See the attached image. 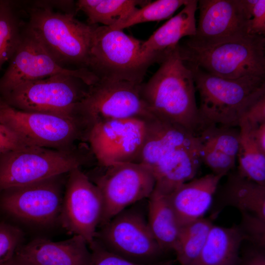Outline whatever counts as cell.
<instances>
[{"instance_id": "cell-29", "label": "cell", "mask_w": 265, "mask_h": 265, "mask_svg": "<svg viewBox=\"0 0 265 265\" xmlns=\"http://www.w3.org/2000/svg\"><path fill=\"white\" fill-rule=\"evenodd\" d=\"M198 136L228 155L237 158L239 145V129L209 125Z\"/></svg>"}, {"instance_id": "cell-31", "label": "cell", "mask_w": 265, "mask_h": 265, "mask_svg": "<svg viewBox=\"0 0 265 265\" xmlns=\"http://www.w3.org/2000/svg\"><path fill=\"white\" fill-rule=\"evenodd\" d=\"M24 233L15 226L0 223V265L12 259L23 244Z\"/></svg>"}, {"instance_id": "cell-18", "label": "cell", "mask_w": 265, "mask_h": 265, "mask_svg": "<svg viewBox=\"0 0 265 265\" xmlns=\"http://www.w3.org/2000/svg\"><path fill=\"white\" fill-rule=\"evenodd\" d=\"M14 257L27 265H89L91 251L79 236L58 241L38 238L22 244Z\"/></svg>"}, {"instance_id": "cell-1", "label": "cell", "mask_w": 265, "mask_h": 265, "mask_svg": "<svg viewBox=\"0 0 265 265\" xmlns=\"http://www.w3.org/2000/svg\"><path fill=\"white\" fill-rule=\"evenodd\" d=\"M160 63L153 76L141 85L148 110L158 120L198 136L206 125L196 104L192 74L182 57L179 44L168 51Z\"/></svg>"}, {"instance_id": "cell-12", "label": "cell", "mask_w": 265, "mask_h": 265, "mask_svg": "<svg viewBox=\"0 0 265 265\" xmlns=\"http://www.w3.org/2000/svg\"><path fill=\"white\" fill-rule=\"evenodd\" d=\"M257 0H198L199 16L195 34L184 46L205 49L247 35Z\"/></svg>"}, {"instance_id": "cell-28", "label": "cell", "mask_w": 265, "mask_h": 265, "mask_svg": "<svg viewBox=\"0 0 265 265\" xmlns=\"http://www.w3.org/2000/svg\"><path fill=\"white\" fill-rule=\"evenodd\" d=\"M22 30L14 10L6 1L0 2V70L9 61L20 42Z\"/></svg>"}, {"instance_id": "cell-33", "label": "cell", "mask_w": 265, "mask_h": 265, "mask_svg": "<svg viewBox=\"0 0 265 265\" xmlns=\"http://www.w3.org/2000/svg\"><path fill=\"white\" fill-rule=\"evenodd\" d=\"M26 146L30 145L0 120V156Z\"/></svg>"}, {"instance_id": "cell-2", "label": "cell", "mask_w": 265, "mask_h": 265, "mask_svg": "<svg viewBox=\"0 0 265 265\" xmlns=\"http://www.w3.org/2000/svg\"><path fill=\"white\" fill-rule=\"evenodd\" d=\"M199 147L198 136L153 118L139 163L153 175L154 189L167 195L195 178L202 162Z\"/></svg>"}, {"instance_id": "cell-25", "label": "cell", "mask_w": 265, "mask_h": 265, "mask_svg": "<svg viewBox=\"0 0 265 265\" xmlns=\"http://www.w3.org/2000/svg\"><path fill=\"white\" fill-rule=\"evenodd\" d=\"M238 127L239 145L237 172L244 178L265 186V153L256 143L245 119L241 120Z\"/></svg>"}, {"instance_id": "cell-21", "label": "cell", "mask_w": 265, "mask_h": 265, "mask_svg": "<svg viewBox=\"0 0 265 265\" xmlns=\"http://www.w3.org/2000/svg\"><path fill=\"white\" fill-rule=\"evenodd\" d=\"M198 0H188L182 10L157 29L142 48L146 52L164 56L179 45L184 37L193 36L196 31L195 13Z\"/></svg>"}, {"instance_id": "cell-32", "label": "cell", "mask_w": 265, "mask_h": 265, "mask_svg": "<svg viewBox=\"0 0 265 265\" xmlns=\"http://www.w3.org/2000/svg\"><path fill=\"white\" fill-rule=\"evenodd\" d=\"M88 246L91 251L89 265H173L176 262L174 260H165L150 264H140L108 251L95 240Z\"/></svg>"}, {"instance_id": "cell-4", "label": "cell", "mask_w": 265, "mask_h": 265, "mask_svg": "<svg viewBox=\"0 0 265 265\" xmlns=\"http://www.w3.org/2000/svg\"><path fill=\"white\" fill-rule=\"evenodd\" d=\"M142 42L122 30L95 25L87 69L99 79L141 83L148 68L164 57L144 51Z\"/></svg>"}, {"instance_id": "cell-3", "label": "cell", "mask_w": 265, "mask_h": 265, "mask_svg": "<svg viewBox=\"0 0 265 265\" xmlns=\"http://www.w3.org/2000/svg\"><path fill=\"white\" fill-rule=\"evenodd\" d=\"M200 97L198 107L206 126H239L251 105L265 94V78L246 77L227 79L186 63Z\"/></svg>"}, {"instance_id": "cell-22", "label": "cell", "mask_w": 265, "mask_h": 265, "mask_svg": "<svg viewBox=\"0 0 265 265\" xmlns=\"http://www.w3.org/2000/svg\"><path fill=\"white\" fill-rule=\"evenodd\" d=\"M148 199L147 219L151 231L164 252L173 250L182 226L167 195L154 189Z\"/></svg>"}, {"instance_id": "cell-35", "label": "cell", "mask_w": 265, "mask_h": 265, "mask_svg": "<svg viewBox=\"0 0 265 265\" xmlns=\"http://www.w3.org/2000/svg\"><path fill=\"white\" fill-rule=\"evenodd\" d=\"M242 119H246L253 124H260L265 123V94L251 105Z\"/></svg>"}, {"instance_id": "cell-34", "label": "cell", "mask_w": 265, "mask_h": 265, "mask_svg": "<svg viewBox=\"0 0 265 265\" xmlns=\"http://www.w3.org/2000/svg\"><path fill=\"white\" fill-rule=\"evenodd\" d=\"M247 33L249 35H265V0H257L251 11L248 21Z\"/></svg>"}, {"instance_id": "cell-23", "label": "cell", "mask_w": 265, "mask_h": 265, "mask_svg": "<svg viewBox=\"0 0 265 265\" xmlns=\"http://www.w3.org/2000/svg\"><path fill=\"white\" fill-rule=\"evenodd\" d=\"M224 204L238 209L241 214L265 219V186L240 175H229L222 192Z\"/></svg>"}, {"instance_id": "cell-6", "label": "cell", "mask_w": 265, "mask_h": 265, "mask_svg": "<svg viewBox=\"0 0 265 265\" xmlns=\"http://www.w3.org/2000/svg\"><path fill=\"white\" fill-rule=\"evenodd\" d=\"M182 58L213 75L227 79L265 78V37L247 35L205 49L179 45Z\"/></svg>"}, {"instance_id": "cell-13", "label": "cell", "mask_w": 265, "mask_h": 265, "mask_svg": "<svg viewBox=\"0 0 265 265\" xmlns=\"http://www.w3.org/2000/svg\"><path fill=\"white\" fill-rule=\"evenodd\" d=\"M95 180L103 201L99 227L130 206L150 196L155 186L150 170L141 163L122 162L101 166Z\"/></svg>"}, {"instance_id": "cell-5", "label": "cell", "mask_w": 265, "mask_h": 265, "mask_svg": "<svg viewBox=\"0 0 265 265\" xmlns=\"http://www.w3.org/2000/svg\"><path fill=\"white\" fill-rule=\"evenodd\" d=\"M94 26L43 5L30 9L26 27L59 64L87 69Z\"/></svg>"}, {"instance_id": "cell-7", "label": "cell", "mask_w": 265, "mask_h": 265, "mask_svg": "<svg viewBox=\"0 0 265 265\" xmlns=\"http://www.w3.org/2000/svg\"><path fill=\"white\" fill-rule=\"evenodd\" d=\"M0 120L29 145L73 149L93 122L84 114L73 117L16 109L0 103Z\"/></svg>"}, {"instance_id": "cell-9", "label": "cell", "mask_w": 265, "mask_h": 265, "mask_svg": "<svg viewBox=\"0 0 265 265\" xmlns=\"http://www.w3.org/2000/svg\"><path fill=\"white\" fill-rule=\"evenodd\" d=\"M0 190L26 186L69 173L82 159L73 149L26 146L0 156Z\"/></svg>"}, {"instance_id": "cell-36", "label": "cell", "mask_w": 265, "mask_h": 265, "mask_svg": "<svg viewBox=\"0 0 265 265\" xmlns=\"http://www.w3.org/2000/svg\"><path fill=\"white\" fill-rule=\"evenodd\" d=\"M239 265H265L264 248L255 246L248 250L240 257Z\"/></svg>"}, {"instance_id": "cell-11", "label": "cell", "mask_w": 265, "mask_h": 265, "mask_svg": "<svg viewBox=\"0 0 265 265\" xmlns=\"http://www.w3.org/2000/svg\"><path fill=\"white\" fill-rule=\"evenodd\" d=\"M153 117L95 121L87 139L100 166L139 163L149 122Z\"/></svg>"}, {"instance_id": "cell-8", "label": "cell", "mask_w": 265, "mask_h": 265, "mask_svg": "<svg viewBox=\"0 0 265 265\" xmlns=\"http://www.w3.org/2000/svg\"><path fill=\"white\" fill-rule=\"evenodd\" d=\"M89 86L79 78L57 75L21 83L5 95L16 109L73 117L83 114L80 104Z\"/></svg>"}, {"instance_id": "cell-19", "label": "cell", "mask_w": 265, "mask_h": 265, "mask_svg": "<svg viewBox=\"0 0 265 265\" xmlns=\"http://www.w3.org/2000/svg\"><path fill=\"white\" fill-rule=\"evenodd\" d=\"M224 176L210 173L194 178L167 195L181 226L204 217L211 207L219 183Z\"/></svg>"}, {"instance_id": "cell-24", "label": "cell", "mask_w": 265, "mask_h": 265, "mask_svg": "<svg viewBox=\"0 0 265 265\" xmlns=\"http://www.w3.org/2000/svg\"><path fill=\"white\" fill-rule=\"evenodd\" d=\"M149 1L136 0H79L77 10L87 16L88 24L111 26L126 19L136 8Z\"/></svg>"}, {"instance_id": "cell-16", "label": "cell", "mask_w": 265, "mask_h": 265, "mask_svg": "<svg viewBox=\"0 0 265 265\" xmlns=\"http://www.w3.org/2000/svg\"><path fill=\"white\" fill-rule=\"evenodd\" d=\"M58 177L5 190L1 200L3 209L32 225L46 227L59 222L63 195Z\"/></svg>"}, {"instance_id": "cell-30", "label": "cell", "mask_w": 265, "mask_h": 265, "mask_svg": "<svg viewBox=\"0 0 265 265\" xmlns=\"http://www.w3.org/2000/svg\"><path fill=\"white\" fill-rule=\"evenodd\" d=\"M199 154L204 162L215 175H227L235 166L236 158L225 154L199 137Z\"/></svg>"}, {"instance_id": "cell-38", "label": "cell", "mask_w": 265, "mask_h": 265, "mask_svg": "<svg viewBox=\"0 0 265 265\" xmlns=\"http://www.w3.org/2000/svg\"><path fill=\"white\" fill-rule=\"evenodd\" d=\"M2 265H27L23 262L16 258L14 256L10 260L2 264Z\"/></svg>"}, {"instance_id": "cell-14", "label": "cell", "mask_w": 265, "mask_h": 265, "mask_svg": "<svg viewBox=\"0 0 265 265\" xmlns=\"http://www.w3.org/2000/svg\"><path fill=\"white\" fill-rule=\"evenodd\" d=\"M57 75L73 76L90 86L98 78L87 68L70 69L59 64L27 27L3 75L0 88L5 94L19 84Z\"/></svg>"}, {"instance_id": "cell-37", "label": "cell", "mask_w": 265, "mask_h": 265, "mask_svg": "<svg viewBox=\"0 0 265 265\" xmlns=\"http://www.w3.org/2000/svg\"><path fill=\"white\" fill-rule=\"evenodd\" d=\"M247 121L256 143L261 151L265 153V123L260 124H253Z\"/></svg>"}, {"instance_id": "cell-27", "label": "cell", "mask_w": 265, "mask_h": 265, "mask_svg": "<svg viewBox=\"0 0 265 265\" xmlns=\"http://www.w3.org/2000/svg\"><path fill=\"white\" fill-rule=\"evenodd\" d=\"M188 0H157L149 1L140 8H136L126 19L108 26L113 29H123L136 24L162 20L171 17Z\"/></svg>"}, {"instance_id": "cell-15", "label": "cell", "mask_w": 265, "mask_h": 265, "mask_svg": "<svg viewBox=\"0 0 265 265\" xmlns=\"http://www.w3.org/2000/svg\"><path fill=\"white\" fill-rule=\"evenodd\" d=\"M103 212L101 193L80 168L69 173L59 222L72 236L82 237L88 246L94 241Z\"/></svg>"}, {"instance_id": "cell-26", "label": "cell", "mask_w": 265, "mask_h": 265, "mask_svg": "<svg viewBox=\"0 0 265 265\" xmlns=\"http://www.w3.org/2000/svg\"><path fill=\"white\" fill-rule=\"evenodd\" d=\"M212 225L211 220L203 217L182 226L173 250L181 265H191L197 258Z\"/></svg>"}, {"instance_id": "cell-10", "label": "cell", "mask_w": 265, "mask_h": 265, "mask_svg": "<svg viewBox=\"0 0 265 265\" xmlns=\"http://www.w3.org/2000/svg\"><path fill=\"white\" fill-rule=\"evenodd\" d=\"M94 240L109 252L140 264L159 262L164 252L149 228L145 213L133 206L100 227Z\"/></svg>"}, {"instance_id": "cell-17", "label": "cell", "mask_w": 265, "mask_h": 265, "mask_svg": "<svg viewBox=\"0 0 265 265\" xmlns=\"http://www.w3.org/2000/svg\"><path fill=\"white\" fill-rule=\"evenodd\" d=\"M141 83L99 79L89 86L80 103L83 112L98 120L154 117L142 98Z\"/></svg>"}, {"instance_id": "cell-20", "label": "cell", "mask_w": 265, "mask_h": 265, "mask_svg": "<svg viewBox=\"0 0 265 265\" xmlns=\"http://www.w3.org/2000/svg\"><path fill=\"white\" fill-rule=\"evenodd\" d=\"M244 240L239 226L213 224L201 253L191 265H239V249Z\"/></svg>"}]
</instances>
